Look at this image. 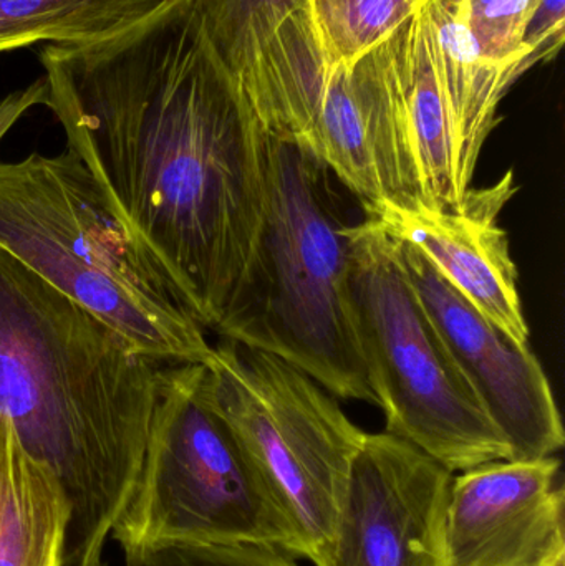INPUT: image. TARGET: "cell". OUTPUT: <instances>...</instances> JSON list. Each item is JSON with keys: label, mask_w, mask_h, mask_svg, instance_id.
<instances>
[{"label": "cell", "mask_w": 565, "mask_h": 566, "mask_svg": "<svg viewBox=\"0 0 565 566\" xmlns=\"http://www.w3.org/2000/svg\"><path fill=\"white\" fill-rule=\"evenodd\" d=\"M262 128L314 156L360 202H421L414 163L360 62H328L307 3L285 17L238 73Z\"/></svg>", "instance_id": "cell-9"}, {"label": "cell", "mask_w": 565, "mask_h": 566, "mask_svg": "<svg viewBox=\"0 0 565 566\" xmlns=\"http://www.w3.org/2000/svg\"><path fill=\"white\" fill-rule=\"evenodd\" d=\"M364 59L414 163L421 202L458 208L520 66L484 59L464 0H427Z\"/></svg>", "instance_id": "cell-8"}, {"label": "cell", "mask_w": 565, "mask_h": 566, "mask_svg": "<svg viewBox=\"0 0 565 566\" xmlns=\"http://www.w3.org/2000/svg\"><path fill=\"white\" fill-rule=\"evenodd\" d=\"M540 0H464L468 27L484 59L520 66L524 75L523 40Z\"/></svg>", "instance_id": "cell-18"}, {"label": "cell", "mask_w": 565, "mask_h": 566, "mask_svg": "<svg viewBox=\"0 0 565 566\" xmlns=\"http://www.w3.org/2000/svg\"><path fill=\"white\" fill-rule=\"evenodd\" d=\"M520 191L508 169L486 188H471L454 209L423 202L384 205L365 212L395 241L417 249L454 290L498 328L530 345V325L520 293V272L510 235L501 226L508 202Z\"/></svg>", "instance_id": "cell-12"}, {"label": "cell", "mask_w": 565, "mask_h": 566, "mask_svg": "<svg viewBox=\"0 0 565 566\" xmlns=\"http://www.w3.org/2000/svg\"><path fill=\"white\" fill-rule=\"evenodd\" d=\"M166 0H0V53L82 45L112 35Z\"/></svg>", "instance_id": "cell-15"}, {"label": "cell", "mask_w": 565, "mask_h": 566, "mask_svg": "<svg viewBox=\"0 0 565 566\" xmlns=\"http://www.w3.org/2000/svg\"><path fill=\"white\" fill-rule=\"evenodd\" d=\"M297 560L268 545H168L125 557V566H299Z\"/></svg>", "instance_id": "cell-19"}, {"label": "cell", "mask_w": 565, "mask_h": 566, "mask_svg": "<svg viewBox=\"0 0 565 566\" xmlns=\"http://www.w3.org/2000/svg\"><path fill=\"white\" fill-rule=\"evenodd\" d=\"M109 537L123 557L168 545H268L301 558L284 505L212 405L202 363L159 369L142 471Z\"/></svg>", "instance_id": "cell-5"}, {"label": "cell", "mask_w": 565, "mask_h": 566, "mask_svg": "<svg viewBox=\"0 0 565 566\" xmlns=\"http://www.w3.org/2000/svg\"><path fill=\"white\" fill-rule=\"evenodd\" d=\"M72 502L0 422V566H65Z\"/></svg>", "instance_id": "cell-14"}, {"label": "cell", "mask_w": 565, "mask_h": 566, "mask_svg": "<svg viewBox=\"0 0 565 566\" xmlns=\"http://www.w3.org/2000/svg\"><path fill=\"white\" fill-rule=\"evenodd\" d=\"M427 0H307L315 40L328 62L354 65Z\"/></svg>", "instance_id": "cell-16"}, {"label": "cell", "mask_w": 565, "mask_h": 566, "mask_svg": "<svg viewBox=\"0 0 565 566\" xmlns=\"http://www.w3.org/2000/svg\"><path fill=\"white\" fill-rule=\"evenodd\" d=\"M163 365L0 249V422L72 502L66 565L132 497Z\"/></svg>", "instance_id": "cell-2"}, {"label": "cell", "mask_w": 565, "mask_h": 566, "mask_svg": "<svg viewBox=\"0 0 565 566\" xmlns=\"http://www.w3.org/2000/svg\"><path fill=\"white\" fill-rule=\"evenodd\" d=\"M0 249L159 365L212 345L75 153L0 163Z\"/></svg>", "instance_id": "cell-4"}, {"label": "cell", "mask_w": 565, "mask_h": 566, "mask_svg": "<svg viewBox=\"0 0 565 566\" xmlns=\"http://www.w3.org/2000/svg\"><path fill=\"white\" fill-rule=\"evenodd\" d=\"M52 109L116 214L205 329L228 313L261 231L269 133L188 0L40 53Z\"/></svg>", "instance_id": "cell-1"}, {"label": "cell", "mask_w": 565, "mask_h": 566, "mask_svg": "<svg viewBox=\"0 0 565 566\" xmlns=\"http://www.w3.org/2000/svg\"><path fill=\"white\" fill-rule=\"evenodd\" d=\"M453 474L388 432H367L321 566H448L444 509Z\"/></svg>", "instance_id": "cell-11"}, {"label": "cell", "mask_w": 565, "mask_h": 566, "mask_svg": "<svg viewBox=\"0 0 565 566\" xmlns=\"http://www.w3.org/2000/svg\"><path fill=\"white\" fill-rule=\"evenodd\" d=\"M540 566H565V548L557 551L556 554L551 555L546 562H543Z\"/></svg>", "instance_id": "cell-23"}, {"label": "cell", "mask_w": 565, "mask_h": 566, "mask_svg": "<svg viewBox=\"0 0 565 566\" xmlns=\"http://www.w3.org/2000/svg\"><path fill=\"white\" fill-rule=\"evenodd\" d=\"M331 178L269 135L261 231L216 335L284 359L337 399L377 406L352 312V224Z\"/></svg>", "instance_id": "cell-3"}, {"label": "cell", "mask_w": 565, "mask_h": 566, "mask_svg": "<svg viewBox=\"0 0 565 566\" xmlns=\"http://www.w3.org/2000/svg\"><path fill=\"white\" fill-rule=\"evenodd\" d=\"M350 302L368 385L385 432L448 472L511 459L418 298L400 242L374 219L350 228Z\"/></svg>", "instance_id": "cell-6"}, {"label": "cell", "mask_w": 565, "mask_h": 566, "mask_svg": "<svg viewBox=\"0 0 565 566\" xmlns=\"http://www.w3.org/2000/svg\"><path fill=\"white\" fill-rule=\"evenodd\" d=\"M564 29L565 0H540L524 33V72L554 60L564 45Z\"/></svg>", "instance_id": "cell-20"}, {"label": "cell", "mask_w": 565, "mask_h": 566, "mask_svg": "<svg viewBox=\"0 0 565 566\" xmlns=\"http://www.w3.org/2000/svg\"><path fill=\"white\" fill-rule=\"evenodd\" d=\"M103 551H105V548H96V551L90 554V557H86L82 564L76 566H108L106 565L105 557H103Z\"/></svg>", "instance_id": "cell-22"}, {"label": "cell", "mask_w": 565, "mask_h": 566, "mask_svg": "<svg viewBox=\"0 0 565 566\" xmlns=\"http://www.w3.org/2000/svg\"><path fill=\"white\" fill-rule=\"evenodd\" d=\"M46 96H49V83L43 76L25 88L9 93L6 98L0 99V142L30 108L45 105Z\"/></svg>", "instance_id": "cell-21"}, {"label": "cell", "mask_w": 565, "mask_h": 566, "mask_svg": "<svg viewBox=\"0 0 565 566\" xmlns=\"http://www.w3.org/2000/svg\"><path fill=\"white\" fill-rule=\"evenodd\" d=\"M202 365L212 405L284 505L301 558L321 566L367 432L334 395L278 356L221 338Z\"/></svg>", "instance_id": "cell-7"}, {"label": "cell", "mask_w": 565, "mask_h": 566, "mask_svg": "<svg viewBox=\"0 0 565 566\" xmlns=\"http://www.w3.org/2000/svg\"><path fill=\"white\" fill-rule=\"evenodd\" d=\"M557 455L493 461L451 479L448 566H540L565 548Z\"/></svg>", "instance_id": "cell-13"}, {"label": "cell", "mask_w": 565, "mask_h": 566, "mask_svg": "<svg viewBox=\"0 0 565 566\" xmlns=\"http://www.w3.org/2000/svg\"><path fill=\"white\" fill-rule=\"evenodd\" d=\"M400 251L411 285L454 365L510 444L511 461L561 452L563 418L531 346L514 342L478 312L417 249L400 242Z\"/></svg>", "instance_id": "cell-10"}, {"label": "cell", "mask_w": 565, "mask_h": 566, "mask_svg": "<svg viewBox=\"0 0 565 566\" xmlns=\"http://www.w3.org/2000/svg\"><path fill=\"white\" fill-rule=\"evenodd\" d=\"M226 65L238 75L274 30L307 0H188Z\"/></svg>", "instance_id": "cell-17"}]
</instances>
